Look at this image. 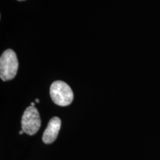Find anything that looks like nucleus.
I'll use <instances>...</instances> for the list:
<instances>
[{"label":"nucleus","mask_w":160,"mask_h":160,"mask_svg":"<svg viewBox=\"0 0 160 160\" xmlns=\"http://www.w3.org/2000/svg\"><path fill=\"white\" fill-rule=\"evenodd\" d=\"M19 62L17 54L13 50L5 51L0 57V78L2 81L13 79L17 75Z\"/></svg>","instance_id":"obj_1"},{"label":"nucleus","mask_w":160,"mask_h":160,"mask_svg":"<svg viewBox=\"0 0 160 160\" xmlns=\"http://www.w3.org/2000/svg\"><path fill=\"white\" fill-rule=\"evenodd\" d=\"M50 95L53 102L59 106L71 105L73 99V93L71 87L62 81H55L50 87Z\"/></svg>","instance_id":"obj_2"},{"label":"nucleus","mask_w":160,"mask_h":160,"mask_svg":"<svg viewBox=\"0 0 160 160\" xmlns=\"http://www.w3.org/2000/svg\"><path fill=\"white\" fill-rule=\"evenodd\" d=\"M22 130L28 135H34L41 127V119L38 110L33 106L27 108L22 118Z\"/></svg>","instance_id":"obj_3"},{"label":"nucleus","mask_w":160,"mask_h":160,"mask_svg":"<svg viewBox=\"0 0 160 160\" xmlns=\"http://www.w3.org/2000/svg\"><path fill=\"white\" fill-rule=\"evenodd\" d=\"M61 128V119L59 117H53L43 133L42 141L45 144H51L57 139Z\"/></svg>","instance_id":"obj_4"},{"label":"nucleus","mask_w":160,"mask_h":160,"mask_svg":"<svg viewBox=\"0 0 160 160\" xmlns=\"http://www.w3.org/2000/svg\"><path fill=\"white\" fill-rule=\"evenodd\" d=\"M25 133V132H24V131H22H22H20L19 132V134H20V135H22V133Z\"/></svg>","instance_id":"obj_5"},{"label":"nucleus","mask_w":160,"mask_h":160,"mask_svg":"<svg viewBox=\"0 0 160 160\" xmlns=\"http://www.w3.org/2000/svg\"><path fill=\"white\" fill-rule=\"evenodd\" d=\"M31 106H33V107H34V105H35V103L34 102H31Z\"/></svg>","instance_id":"obj_6"},{"label":"nucleus","mask_w":160,"mask_h":160,"mask_svg":"<svg viewBox=\"0 0 160 160\" xmlns=\"http://www.w3.org/2000/svg\"><path fill=\"white\" fill-rule=\"evenodd\" d=\"M36 102H39V100L37 99H36Z\"/></svg>","instance_id":"obj_7"},{"label":"nucleus","mask_w":160,"mask_h":160,"mask_svg":"<svg viewBox=\"0 0 160 160\" xmlns=\"http://www.w3.org/2000/svg\"><path fill=\"white\" fill-rule=\"evenodd\" d=\"M18 1H25V0H18Z\"/></svg>","instance_id":"obj_8"}]
</instances>
